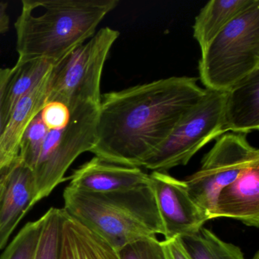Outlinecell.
<instances>
[{"label": "cell", "mask_w": 259, "mask_h": 259, "mask_svg": "<svg viewBox=\"0 0 259 259\" xmlns=\"http://www.w3.org/2000/svg\"><path fill=\"white\" fill-rule=\"evenodd\" d=\"M237 220L248 227H259V163L244 169L218 195L212 219Z\"/></svg>", "instance_id": "7c38bea8"}, {"label": "cell", "mask_w": 259, "mask_h": 259, "mask_svg": "<svg viewBox=\"0 0 259 259\" xmlns=\"http://www.w3.org/2000/svg\"><path fill=\"white\" fill-rule=\"evenodd\" d=\"M99 105L48 101L25 130L19 159L34 178L32 207L67 180L71 165L90 152L97 139Z\"/></svg>", "instance_id": "7a4b0ae2"}, {"label": "cell", "mask_w": 259, "mask_h": 259, "mask_svg": "<svg viewBox=\"0 0 259 259\" xmlns=\"http://www.w3.org/2000/svg\"><path fill=\"white\" fill-rule=\"evenodd\" d=\"M34 178L31 170L18 159L7 168L5 189L0 201V249L25 215L32 208Z\"/></svg>", "instance_id": "8fae6325"}, {"label": "cell", "mask_w": 259, "mask_h": 259, "mask_svg": "<svg viewBox=\"0 0 259 259\" xmlns=\"http://www.w3.org/2000/svg\"><path fill=\"white\" fill-rule=\"evenodd\" d=\"M119 32L101 28L87 43L78 47L54 66L50 78L48 101L68 106L90 102L100 105L103 69Z\"/></svg>", "instance_id": "8992f818"}, {"label": "cell", "mask_w": 259, "mask_h": 259, "mask_svg": "<svg viewBox=\"0 0 259 259\" xmlns=\"http://www.w3.org/2000/svg\"><path fill=\"white\" fill-rule=\"evenodd\" d=\"M259 69V0L227 25L201 52L206 90L227 92Z\"/></svg>", "instance_id": "5b68a950"}, {"label": "cell", "mask_w": 259, "mask_h": 259, "mask_svg": "<svg viewBox=\"0 0 259 259\" xmlns=\"http://www.w3.org/2000/svg\"><path fill=\"white\" fill-rule=\"evenodd\" d=\"M256 0H211L195 17L193 37L202 52L215 37Z\"/></svg>", "instance_id": "2e32d148"}, {"label": "cell", "mask_w": 259, "mask_h": 259, "mask_svg": "<svg viewBox=\"0 0 259 259\" xmlns=\"http://www.w3.org/2000/svg\"><path fill=\"white\" fill-rule=\"evenodd\" d=\"M148 175L139 167L121 166L94 157L75 169L69 186L92 193H110L148 184Z\"/></svg>", "instance_id": "30bf717a"}, {"label": "cell", "mask_w": 259, "mask_h": 259, "mask_svg": "<svg viewBox=\"0 0 259 259\" xmlns=\"http://www.w3.org/2000/svg\"><path fill=\"white\" fill-rule=\"evenodd\" d=\"M148 184L163 222L165 239L194 234L210 220L191 197L185 181L167 172L153 171L148 175Z\"/></svg>", "instance_id": "9c48e42d"}, {"label": "cell", "mask_w": 259, "mask_h": 259, "mask_svg": "<svg viewBox=\"0 0 259 259\" xmlns=\"http://www.w3.org/2000/svg\"><path fill=\"white\" fill-rule=\"evenodd\" d=\"M7 10L8 4L0 2V34L7 32L10 29V19Z\"/></svg>", "instance_id": "cb8c5ba5"}, {"label": "cell", "mask_w": 259, "mask_h": 259, "mask_svg": "<svg viewBox=\"0 0 259 259\" xmlns=\"http://www.w3.org/2000/svg\"><path fill=\"white\" fill-rule=\"evenodd\" d=\"M178 239L190 259H245L239 247L224 242L204 227Z\"/></svg>", "instance_id": "e0dca14e"}, {"label": "cell", "mask_w": 259, "mask_h": 259, "mask_svg": "<svg viewBox=\"0 0 259 259\" xmlns=\"http://www.w3.org/2000/svg\"><path fill=\"white\" fill-rule=\"evenodd\" d=\"M166 259H190L182 247L178 238L162 241Z\"/></svg>", "instance_id": "603a6c76"}, {"label": "cell", "mask_w": 259, "mask_h": 259, "mask_svg": "<svg viewBox=\"0 0 259 259\" xmlns=\"http://www.w3.org/2000/svg\"><path fill=\"white\" fill-rule=\"evenodd\" d=\"M251 259H259V251H257Z\"/></svg>", "instance_id": "484cf974"}, {"label": "cell", "mask_w": 259, "mask_h": 259, "mask_svg": "<svg viewBox=\"0 0 259 259\" xmlns=\"http://www.w3.org/2000/svg\"><path fill=\"white\" fill-rule=\"evenodd\" d=\"M225 98L226 92L206 90L205 95L183 115L143 167L168 172L176 166H186L203 147L225 134Z\"/></svg>", "instance_id": "52a82bcc"}, {"label": "cell", "mask_w": 259, "mask_h": 259, "mask_svg": "<svg viewBox=\"0 0 259 259\" xmlns=\"http://www.w3.org/2000/svg\"><path fill=\"white\" fill-rule=\"evenodd\" d=\"M226 131L248 134L259 128V69L226 92Z\"/></svg>", "instance_id": "5bb4252c"}, {"label": "cell", "mask_w": 259, "mask_h": 259, "mask_svg": "<svg viewBox=\"0 0 259 259\" xmlns=\"http://www.w3.org/2000/svg\"><path fill=\"white\" fill-rule=\"evenodd\" d=\"M117 253L119 259H166L162 241L156 236L130 242L119 248Z\"/></svg>", "instance_id": "44dd1931"}, {"label": "cell", "mask_w": 259, "mask_h": 259, "mask_svg": "<svg viewBox=\"0 0 259 259\" xmlns=\"http://www.w3.org/2000/svg\"><path fill=\"white\" fill-rule=\"evenodd\" d=\"M118 0H23L15 28L17 68L35 60L57 64L95 34Z\"/></svg>", "instance_id": "3957f363"}, {"label": "cell", "mask_w": 259, "mask_h": 259, "mask_svg": "<svg viewBox=\"0 0 259 259\" xmlns=\"http://www.w3.org/2000/svg\"><path fill=\"white\" fill-rule=\"evenodd\" d=\"M13 73V68H0V135L7 123L5 114L6 97L9 83Z\"/></svg>", "instance_id": "7402d4cb"}, {"label": "cell", "mask_w": 259, "mask_h": 259, "mask_svg": "<svg viewBox=\"0 0 259 259\" xmlns=\"http://www.w3.org/2000/svg\"><path fill=\"white\" fill-rule=\"evenodd\" d=\"M54 66L46 60H35L17 69L13 67L14 73L9 83L6 97L5 114L7 121L18 103L52 71Z\"/></svg>", "instance_id": "ac0fdd59"}, {"label": "cell", "mask_w": 259, "mask_h": 259, "mask_svg": "<svg viewBox=\"0 0 259 259\" xmlns=\"http://www.w3.org/2000/svg\"><path fill=\"white\" fill-rule=\"evenodd\" d=\"M197 81L170 77L101 95L96 142L90 152L108 163L143 166L205 95Z\"/></svg>", "instance_id": "6da1fadb"}, {"label": "cell", "mask_w": 259, "mask_h": 259, "mask_svg": "<svg viewBox=\"0 0 259 259\" xmlns=\"http://www.w3.org/2000/svg\"><path fill=\"white\" fill-rule=\"evenodd\" d=\"M63 200V210L68 214L116 251L143 238L164 236L155 198L148 184L110 193H92L68 186Z\"/></svg>", "instance_id": "277c9868"}, {"label": "cell", "mask_w": 259, "mask_h": 259, "mask_svg": "<svg viewBox=\"0 0 259 259\" xmlns=\"http://www.w3.org/2000/svg\"><path fill=\"white\" fill-rule=\"evenodd\" d=\"M7 168L0 172V201H1L4 189H5L6 182H7Z\"/></svg>", "instance_id": "d4e9b609"}, {"label": "cell", "mask_w": 259, "mask_h": 259, "mask_svg": "<svg viewBox=\"0 0 259 259\" xmlns=\"http://www.w3.org/2000/svg\"><path fill=\"white\" fill-rule=\"evenodd\" d=\"M65 210L51 207L45 214L33 259H60Z\"/></svg>", "instance_id": "d6986e66"}, {"label": "cell", "mask_w": 259, "mask_h": 259, "mask_svg": "<svg viewBox=\"0 0 259 259\" xmlns=\"http://www.w3.org/2000/svg\"><path fill=\"white\" fill-rule=\"evenodd\" d=\"M60 259H119L117 251L65 211Z\"/></svg>", "instance_id": "9a60e30c"}, {"label": "cell", "mask_w": 259, "mask_h": 259, "mask_svg": "<svg viewBox=\"0 0 259 259\" xmlns=\"http://www.w3.org/2000/svg\"><path fill=\"white\" fill-rule=\"evenodd\" d=\"M41 217L28 222L6 247L0 259H33L42 227Z\"/></svg>", "instance_id": "ffe728a7"}, {"label": "cell", "mask_w": 259, "mask_h": 259, "mask_svg": "<svg viewBox=\"0 0 259 259\" xmlns=\"http://www.w3.org/2000/svg\"><path fill=\"white\" fill-rule=\"evenodd\" d=\"M257 163L259 151L250 145L246 135L224 134L204 156L200 169L184 181L191 197L212 220L221 191Z\"/></svg>", "instance_id": "ba28073f"}, {"label": "cell", "mask_w": 259, "mask_h": 259, "mask_svg": "<svg viewBox=\"0 0 259 259\" xmlns=\"http://www.w3.org/2000/svg\"><path fill=\"white\" fill-rule=\"evenodd\" d=\"M51 72L18 103L0 135V172L19 159L25 130L48 99Z\"/></svg>", "instance_id": "4fadbf2b"}]
</instances>
